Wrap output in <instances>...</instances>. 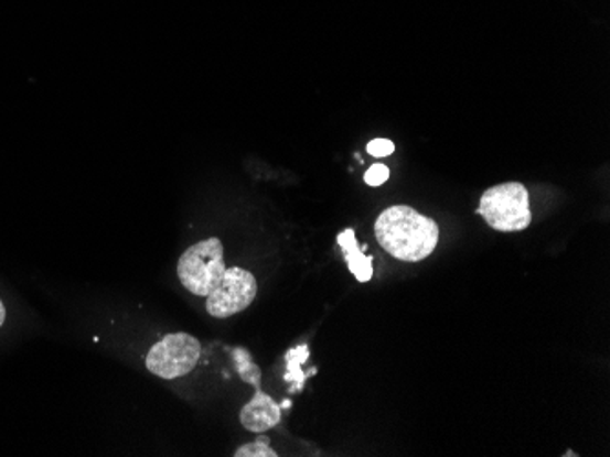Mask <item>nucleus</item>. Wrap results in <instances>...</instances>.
<instances>
[{
	"mask_svg": "<svg viewBox=\"0 0 610 457\" xmlns=\"http://www.w3.org/2000/svg\"><path fill=\"white\" fill-rule=\"evenodd\" d=\"M381 247L404 263H420L436 252L439 225L406 205L389 206L375 221Z\"/></svg>",
	"mask_w": 610,
	"mask_h": 457,
	"instance_id": "obj_1",
	"label": "nucleus"
},
{
	"mask_svg": "<svg viewBox=\"0 0 610 457\" xmlns=\"http://www.w3.org/2000/svg\"><path fill=\"white\" fill-rule=\"evenodd\" d=\"M489 227L504 233H515L531 227V197L525 184L503 183L481 195L478 208Z\"/></svg>",
	"mask_w": 610,
	"mask_h": 457,
	"instance_id": "obj_2",
	"label": "nucleus"
},
{
	"mask_svg": "<svg viewBox=\"0 0 610 457\" xmlns=\"http://www.w3.org/2000/svg\"><path fill=\"white\" fill-rule=\"evenodd\" d=\"M223 244L218 237L192 244L178 261V278L191 294L207 297L218 289L225 274Z\"/></svg>",
	"mask_w": 610,
	"mask_h": 457,
	"instance_id": "obj_3",
	"label": "nucleus"
},
{
	"mask_svg": "<svg viewBox=\"0 0 610 457\" xmlns=\"http://www.w3.org/2000/svg\"><path fill=\"white\" fill-rule=\"evenodd\" d=\"M202 356V342L191 334H169L150 348L145 359L149 372L158 378L178 379L191 373Z\"/></svg>",
	"mask_w": 610,
	"mask_h": 457,
	"instance_id": "obj_4",
	"label": "nucleus"
},
{
	"mask_svg": "<svg viewBox=\"0 0 610 457\" xmlns=\"http://www.w3.org/2000/svg\"><path fill=\"white\" fill-rule=\"evenodd\" d=\"M256 294H258V283L255 275L250 274L249 270L233 266L225 270L218 289L207 295L205 308L216 319H227L249 308Z\"/></svg>",
	"mask_w": 610,
	"mask_h": 457,
	"instance_id": "obj_5",
	"label": "nucleus"
},
{
	"mask_svg": "<svg viewBox=\"0 0 610 457\" xmlns=\"http://www.w3.org/2000/svg\"><path fill=\"white\" fill-rule=\"evenodd\" d=\"M253 387L256 389V394L247 405L242 409L239 421L242 425L249 432L255 434H264L266 431H271L280 423L281 409L277 401L272 400L271 395L261 392V379H255Z\"/></svg>",
	"mask_w": 610,
	"mask_h": 457,
	"instance_id": "obj_6",
	"label": "nucleus"
},
{
	"mask_svg": "<svg viewBox=\"0 0 610 457\" xmlns=\"http://www.w3.org/2000/svg\"><path fill=\"white\" fill-rule=\"evenodd\" d=\"M339 244L344 253L345 263L351 274L355 275L358 283H367L373 278V258L364 253V248L356 242L355 230L342 231L339 236Z\"/></svg>",
	"mask_w": 610,
	"mask_h": 457,
	"instance_id": "obj_7",
	"label": "nucleus"
},
{
	"mask_svg": "<svg viewBox=\"0 0 610 457\" xmlns=\"http://www.w3.org/2000/svg\"><path fill=\"white\" fill-rule=\"evenodd\" d=\"M234 457H278V454L269 447V437L261 436L255 443L239 447Z\"/></svg>",
	"mask_w": 610,
	"mask_h": 457,
	"instance_id": "obj_8",
	"label": "nucleus"
},
{
	"mask_svg": "<svg viewBox=\"0 0 610 457\" xmlns=\"http://www.w3.org/2000/svg\"><path fill=\"white\" fill-rule=\"evenodd\" d=\"M388 179L389 168L386 164H373L372 168L367 170L366 175H364V181L373 188H377Z\"/></svg>",
	"mask_w": 610,
	"mask_h": 457,
	"instance_id": "obj_9",
	"label": "nucleus"
},
{
	"mask_svg": "<svg viewBox=\"0 0 610 457\" xmlns=\"http://www.w3.org/2000/svg\"><path fill=\"white\" fill-rule=\"evenodd\" d=\"M366 150L373 157H388L395 152V144L389 139H375L367 144Z\"/></svg>",
	"mask_w": 610,
	"mask_h": 457,
	"instance_id": "obj_10",
	"label": "nucleus"
},
{
	"mask_svg": "<svg viewBox=\"0 0 610 457\" xmlns=\"http://www.w3.org/2000/svg\"><path fill=\"white\" fill-rule=\"evenodd\" d=\"M6 320V308L4 305H2V301H0V326L4 325Z\"/></svg>",
	"mask_w": 610,
	"mask_h": 457,
	"instance_id": "obj_11",
	"label": "nucleus"
}]
</instances>
